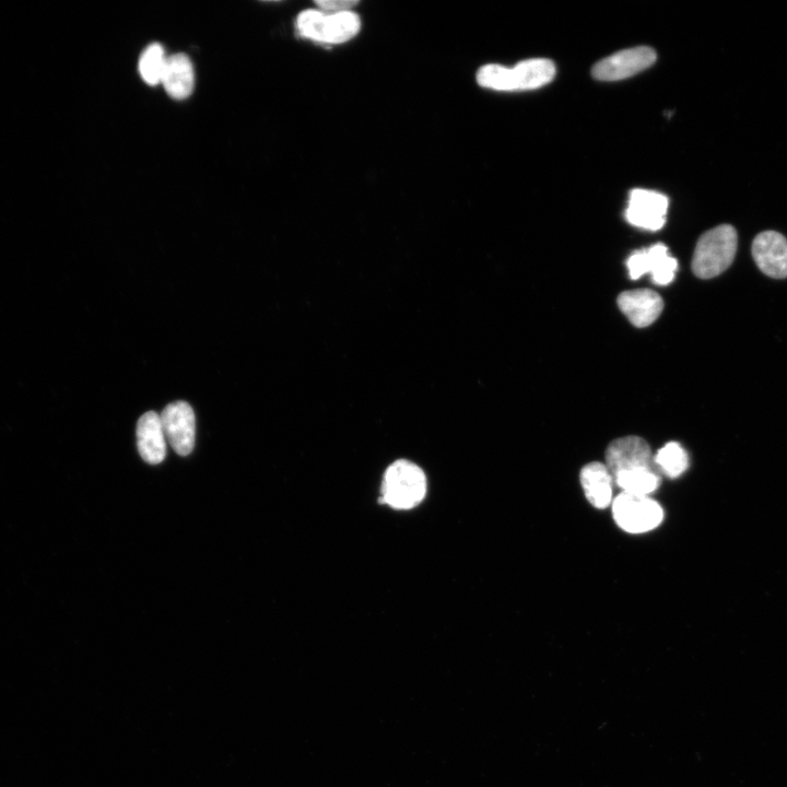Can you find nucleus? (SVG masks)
Masks as SVG:
<instances>
[{"instance_id":"nucleus-1","label":"nucleus","mask_w":787,"mask_h":787,"mask_svg":"<svg viewBox=\"0 0 787 787\" xmlns=\"http://www.w3.org/2000/svg\"><path fill=\"white\" fill-rule=\"evenodd\" d=\"M555 64L545 58L521 60L514 67L486 63L479 68L475 80L480 86L501 92L527 91L550 83L555 77Z\"/></svg>"},{"instance_id":"nucleus-2","label":"nucleus","mask_w":787,"mask_h":787,"mask_svg":"<svg viewBox=\"0 0 787 787\" xmlns=\"http://www.w3.org/2000/svg\"><path fill=\"white\" fill-rule=\"evenodd\" d=\"M737 250V232L729 224L705 232L697 240L692 269L696 277L710 279L724 272L732 262Z\"/></svg>"},{"instance_id":"nucleus-3","label":"nucleus","mask_w":787,"mask_h":787,"mask_svg":"<svg viewBox=\"0 0 787 787\" xmlns=\"http://www.w3.org/2000/svg\"><path fill=\"white\" fill-rule=\"evenodd\" d=\"M380 502L397 509L416 506L425 496L426 478L419 466L408 460L391 463L381 485Z\"/></svg>"},{"instance_id":"nucleus-4","label":"nucleus","mask_w":787,"mask_h":787,"mask_svg":"<svg viewBox=\"0 0 787 787\" xmlns=\"http://www.w3.org/2000/svg\"><path fill=\"white\" fill-rule=\"evenodd\" d=\"M612 513L618 526L631 533L649 531L663 518V510L656 501L629 492H622L613 500Z\"/></svg>"},{"instance_id":"nucleus-5","label":"nucleus","mask_w":787,"mask_h":787,"mask_svg":"<svg viewBox=\"0 0 787 787\" xmlns=\"http://www.w3.org/2000/svg\"><path fill=\"white\" fill-rule=\"evenodd\" d=\"M656 51L648 46H637L614 52L598 61L591 70L592 77L601 81H618L630 78L656 61Z\"/></svg>"},{"instance_id":"nucleus-6","label":"nucleus","mask_w":787,"mask_h":787,"mask_svg":"<svg viewBox=\"0 0 787 787\" xmlns=\"http://www.w3.org/2000/svg\"><path fill=\"white\" fill-rule=\"evenodd\" d=\"M626 267L631 279H639L650 273L651 280L658 285H668L674 279L678 261L668 252L665 244H655L630 255Z\"/></svg>"},{"instance_id":"nucleus-7","label":"nucleus","mask_w":787,"mask_h":787,"mask_svg":"<svg viewBox=\"0 0 787 787\" xmlns=\"http://www.w3.org/2000/svg\"><path fill=\"white\" fill-rule=\"evenodd\" d=\"M668 198L657 191L636 188L630 192L625 219L632 225L647 231L660 230L666 223Z\"/></svg>"},{"instance_id":"nucleus-8","label":"nucleus","mask_w":787,"mask_h":787,"mask_svg":"<svg viewBox=\"0 0 787 787\" xmlns=\"http://www.w3.org/2000/svg\"><path fill=\"white\" fill-rule=\"evenodd\" d=\"M165 438L180 456H187L195 445V413L186 401L167 404L160 414Z\"/></svg>"},{"instance_id":"nucleus-9","label":"nucleus","mask_w":787,"mask_h":787,"mask_svg":"<svg viewBox=\"0 0 787 787\" xmlns=\"http://www.w3.org/2000/svg\"><path fill=\"white\" fill-rule=\"evenodd\" d=\"M653 461L649 445L638 436L616 438L606 450V467L612 479L624 470L655 468Z\"/></svg>"},{"instance_id":"nucleus-10","label":"nucleus","mask_w":787,"mask_h":787,"mask_svg":"<svg viewBox=\"0 0 787 787\" xmlns=\"http://www.w3.org/2000/svg\"><path fill=\"white\" fill-rule=\"evenodd\" d=\"M752 256L766 275L787 278V239L782 234L775 231L757 234L752 243Z\"/></svg>"},{"instance_id":"nucleus-11","label":"nucleus","mask_w":787,"mask_h":787,"mask_svg":"<svg viewBox=\"0 0 787 787\" xmlns=\"http://www.w3.org/2000/svg\"><path fill=\"white\" fill-rule=\"evenodd\" d=\"M618 305L627 319L638 328L653 324L663 308L660 295L648 289L622 292L618 296Z\"/></svg>"},{"instance_id":"nucleus-12","label":"nucleus","mask_w":787,"mask_h":787,"mask_svg":"<svg viewBox=\"0 0 787 787\" xmlns=\"http://www.w3.org/2000/svg\"><path fill=\"white\" fill-rule=\"evenodd\" d=\"M165 439L160 414L145 412L137 423V445L142 459L152 465L163 461L166 455Z\"/></svg>"},{"instance_id":"nucleus-13","label":"nucleus","mask_w":787,"mask_h":787,"mask_svg":"<svg viewBox=\"0 0 787 787\" xmlns=\"http://www.w3.org/2000/svg\"><path fill=\"white\" fill-rule=\"evenodd\" d=\"M161 84L171 97L187 98L195 86V71L190 59L184 54L168 56Z\"/></svg>"},{"instance_id":"nucleus-14","label":"nucleus","mask_w":787,"mask_h":787,"mask_svg":"<svg viewBox=\"0 0 787 787\" xmlns=\"http://www.w3.org/2000/svg\"><path fill=\"white\" fill-rule=\"evenodd\" d=\"M580 484L589 503L604 508L612 500V477L606 465L594 461L580 470Z\"/></svg>"},{"instance_id":"nucleus-15","label":"nucleus","mask_w":787,"mask_h":787,"mask_svg":"<svg viewBox=\"0 0 787 787\" xmlns=\"http://www.w3.org/2000/svg\"><path fill=\"white\" fill-rule=\"evenodd\" d=\"M361 30V19L352 10L327 13L322 20L321 44L339 45L351 40Z\"/></svg>"},{"instance_id":"nucleus-16","label":"nucleus","mask_w":787,"mask_h":787,"mask_svg":"<svg viewBox=\"0 0 787 787\" xmlns=\"http://www.w3.org/2000/svg\"><path fill=\"white\" fill-rule=\"evenodd\" d=\"M616 485L633 494L647 495L655 491L660 478L656 468H637L624 470L613 477Z\"/></svg>"},{"instance_id":"nucleus-17","label":"nucleus","mask_w":787,"mask_h":787,"mask_svg":"<svg viewBox=\"0 0 787 787\" xmlns=\"http://www.w3.org/2000/svg\"><path fill=\"white\" fill-rule=\"evenodd\" d=\"M654 463L669 478H677L686 470L689 457L679 443L670 442L657 451Z\"/></svg>"},{"instance_id":"nucleus-18","label":"nucleus","mask_w":787,"mask_h":787,"mask_svg":"<svg viewBox=\"0 0 787 787\" xmlns=\"http://www.w3.org/2000/svg\"><path fill=\"white\" fill-rule=\"evenodd\" d=\"M166 61L167 56L160 44L149 45L139 59V73L142 80L149 85L161 84Z\"/></svg>"},{"instance_id":"nucleus-19","label":"nucleus","mask_w":787,"mask_h":787,"mask_svg":"<svg viewBox=\"0 0 787 787\" xmlns=\"http://www.w3.org/2000/svg\"><path fill=\"white\" fill-rule=\"evenodd\" d=\"M315 4L317 5V9H319L324 12L336 13V12L352 10L355 5L359 4V1H355V0H318V1H315Z\"/></svg>"}]
</instances>
